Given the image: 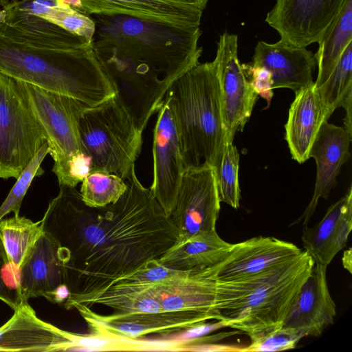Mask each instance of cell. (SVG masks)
Here are the masks:
<instances>
[{
    "instance_id": "cell-1",
    "label": "cell",
    "mask_w": 352,
    "mask_h": 352,
    "mask_svg": "<svg viewBox=\"0 0 352 352\" xmlns=\"http://www.w3.org/2000/svg\"><path fill=\"white\" fill-rule=\"evenodd\" d=\"M124 180L119 199L100 208L86 205L76 188L59 185L41 221L58 246L70 292L67 309L159 259L178 241L177 230L139 181L135 166Z\"/></svg>"
},
{
    "instance_id": "cell-2",
    "label": "cell",
    "mask_w": 352,
    "mask_h": 352,
    "mask_svg": "<svg viewBox=\"0 0 352 352\" xmlns=\"http://www.w3.org/2000/svg\"><path fill=\"white\" fill-rule=\"evenodd\" d=\"M91 45L115 96L143 132L171 83L199 63L198 27L124 14H91Z\"/></svg>"
},
{
    "instance_id": "cell-3",
    "label": "cell",
    "mask_w": 352,
    "mask_h": 352,
    "mask_svg": "<svg viewBox=\"0 0 352 352\" xmlns=\"http://www.w3.org/2000/svg\"><path fill=\"white\" fill-rule=\"evenodd\" d=\"M0 73L89 107L115 95L91 42L14 1L0 9Z\"/></svg>"
},
{
    "instance_id": "cell-4",
    "label": "cell",
    "mask_w": 352,
    "mask_h": 352,
    "mask_svg": "<svg viewBox=\"0 0 352 352\" xmlns=\"http://www.w3.org/2000/svg\"><path fill=\"white\" fill-rule=\"evenodd\" d=\"M314 265L304 250L262 272L232 280H215V320L250 339L280 327Z\"/></svg>"
},
{
    "instance_id": "cell-5",
    "label": "cell",
    "mask_w": 352,
    "mask_h": 352,
    "mask_svg": "<svg viewBox=\"0 0 352 352\" xmlns=\"http://www.w3.org/2000/svg\"><path fill=\"white\" fill-rule=\"evenodd\" d=\"M174 116L184 170L219 162L226 140L215 60L199 63L169 86L164 98Z\"/></svg>"
},
{
    "instance_id": "cell-6",
    "label": "cell",
    "mask_w": 352,
    "mask_h": 352,
    "mask_svg": "<svg viewBox=\"0 0 352 352\" xmlns=\"http://www.w3.org/2000/svg\"><path fill=\"white\" fill-rule=\"evenodd\" d=\"M79 132L82 151L91 160V172L125 179L141 153L142 133L115 95L82 111Z\"/></svg>"
},
{
    "instance_id": "cell-7",
    "label": "cell",
    "mask_w": 352,
    "mask_h": 352,
    "mask_svg": "<svg viewBox=\"0 0 352 352\" xmlns=\"http://www.w3.org/2000/svg\"><path fill=\"white\" fill-rule=\"evenodd\" d=\"M46 142L17 81L0 73V178L16 179Z\"/></svg>"
},
{
    "instance_id": "cell-8",
    "label": "cell",
    "mask_w": 352,
    "mask_h": 352,
    "mask_svg": "<svg viewBox=\"0 0 352 352\" xmlns=\"http://www.w3.org/2000/svg\"><path fill=\"white\" fill-rule=\"evenodd\" d=\"M16 81L44 130L56 175L74 155L83 151L79 120L89 107L71 97Z\"/></svg>"
},
{
    "instance_id": "cell-9",
    "label": "cell",
    "mask_w": 352,
    "mask_h": 352,
    "mask_svg": "<svg viewBox=\"0 0 352 352\" xmlns=\"http://www.w3.org/2000/svg\"><path fill=\"white\" fill-rule=\"evenodd\" d=\"M0 327V351H111L114 342L62 330L38 318L28 302H21Z\"/></svg>"
},
{
    "instance_id": "cell-10",
    "label": "cell",
    "mask_w": 352,
    "mask_h": 352,
    "mask_svg": "<svg viewBox=\"0 0 352 352\" xmlns=\"http://www.w3.org/2000/svg\"><path fill=\"white\" fill-rule=\"evenodd\" d=\"M85 320L89 333L99 338L133 341L149 334L166 335L199 327L214 317L185 311L119 312L101 315L82 304L73 305Z\"/></svg>"
},
{
    "instance_id": "cell-11",
    "label": "cell",
    "mask_w": 352,
    "mask_h": 352,
    "mask_svg": "<svg viewBox=\"0 0 352 352\" xmlns=\"http://www.w3.org/2000/svg\"><path fill=\"white\" fill-rule=\"evenodd\" d=\"M214 170L207 166L185 170L168 219L177 230L178 241L216 230L220 211Z\"/></svg>"
},
{
    "instance_id": "cell-12",
    "label": "cell",
    "mask_w": 352,
    "mask_h": 352,
    "mask_svg": "<svg viewBox=\"0 0 352 352\" xmlns=\"http://www.w3.org/2000/svg\"><path fill=\"white\" fill-rule=\"evenodd\" d=\"M220 82L226 137L242 131L251 116L258 95L238 58V36L224 32L217 42L214 58Z\"/></svg>"
},
{
    "instance_id": "cell-13",
    "label": "cell",
    "mask_w": 352,
    "mask_h": 352,
    "mask_svg": "<svg viewBox=\"0 0 352 352\" xmlns=\"http://www.w3.org/2000/svg\"><path fill=\"white\" fill-rule=\"evenodd\" d=\"M345 0H277L265 22L280 41L307 47L318 43L339 14Z\"/></svg>"
},
{
    "instance_id": "cell-14",
    "label": "cell",
    "mask_w": 352,
    "mask_h": 352,
    "mask_svg": "<svg viewBox=\"0 0 352 352\" xmlns=\"http://www.w3.org/2000/svg\"><path fill=\"white\" fill-rule=\"evenodd\" d=\"M153 180L150 190L166 217L171 210L184 168L173 114L163 99L153 130Z\"/></svg>"
},
{
    "instance_id": "cell-15",
    "label": "cell",
    "mask_w": 352,
    "mask_h": 352,
    "mask_svg": "<svg viewBox=\"0 0 352 352\" xmlns=\"http://www.w3.org/2000/svg\"><path fill=\"white\" fill-rule=\"evenodd\" d=\"M17 271L21 302L44 297L53 303H64L70 294L58 246L43 232Z\"/></svg>"
},
{
    "instance_id": "cell-16",
    "label": "cell",
    "mask_w": 352,
    "mask_h": 352,
    "mask_svg": "<svg viewBox=\"0 0 352 352\" xmlns=\"http://www.w3.org/2000/svg\"><path fill=\"white\" fill-rule=\"evenodd\" d=\"M292 243L272 236H256L232 244L228 253L217 264L205 268L216 281L245 278L280 263L300 254Z\"/></svg>"
},
{
    "instance_id": "cell-17",
    "label": "cell",
    "mask_w": 352,
    "mask_h": 352,
    "mask_svg": "<svg viewBox=\"0 0 352 352\" xmlns=\"http://www.w3.org/2000/svg\"><path fill=\"white\" fill-rule=\"evenodd\" d=\"M144 290L160 303L164 311L208 314L215 320L216 281L207 274L205 268L175 270Z\"/></svg>"
},
{
    "instance_id": "cell-18",
    "label": "cell",
    "mask_w": 352,
    "mask_h": 352,
    "mask_svg": "<svg viewBox=\"0 0 352 352\" xmlns=\"http://www.w3.org/2000/svg\"><path fill=\"white\" fill-rule=\"evenodd\" d=\"M327 267L314 264L283 322V327L294 330L302 338L320 336L336 316V305L328 288Z\"/></svg>"
},
{
    "instance_id": "cell-19",
    "label": "cell",
    "mask_w": 352,
    "mask_h": 352,
    "mask_svg": "<svg viewBox=\"0 0 352 352\" xmlns=\"http://www.w3.org/2000/svg\"><path fill=\"white\" fill-rule=\"evenodd\" d=\"M352 135L343 126L324 122L311 146L309 156L316 164V178L312 199L305 212L294 223L303 221L305 226L314 214L320 198L327 199L336 184L342 165L351 156Z\"/></svg>"
},
{
    "instance_id": "cell-20",
    "label": "cell",
    "mask_w": 352,
    "mask_h": 352,
    "mask_svg": "<svg viewBox=\"0 0 352 352\" xmlns=\"http://www.w3.org/2000/svg\"><path fill=\"white\" fill-rule=\"evenodd\" d=\"M251 65L270 72L273 89L289 88L296 92L314 82L312 74L316 61L314 54L307 47L280 40L275 43L259 41Z\"/></svg>"
},
{
    "instance_id": "cell-21",
    "label": "cell",
    "mask_w": 352,
    "mask_h": 352,
    "mask_svg": "<svg viewBox=\"0 0 352 352\" xmlns=\"http://www.w3.org/2000/svg\"><path fill=\"white\" fill-rule=\"evenodd\" d=\"M77 11L91 14H124L178 27L200 26L203 10L162 0H77Z\"/></svg>"
},
{
    "instance_id": "cell-22",
    "label": "cell",
    "mask_w": 352,
    "mask_h": 352,
    "mask_svg": "<svg viewBox=\"0 0 352 352\" xmlns=\"http://www.w3.org/2000/svg\"><path fill=\"white\" fill-rule=\"evenodd\" d=\"M352 229V188L331 205L314 226H304L302 241L314 264L327 267L346 245Z\"/></svg>"
},
{
    "instance_id": "cell-23",
    "label": "cell",
    "mask_w": 352,
    "mask_h": 352,
    "mask_svg": "<svg viewBox=\"0 0 352 352\" xmlns=\"http://www.w3.org/2000/svg\"><path fill=\"white\" fill-rule=\"evenodd\" d=\"M331 115L316 89L314 82L295 92L285 125V138L293 160L302 164L310 158L316 135Z\"/></svg>"
},
{
    "instance_id": "cell-24",
    "label": "cell",
    "mask_w": 352,
    "mask_h": 352,
    "mask_svg": "<svg viewBox=\"0 0 352 352\" xmlns=\"http://www.w3.org/2000/svg\"><path fill=\"white\" fill-rule=\"evenodd\" d=\"M232 245L216 230L199 232L177 241L158 261L174 270L206 268L221 261Z\"/></svg>"
},
{
    "instance_id": "cell-25",
    "label": "cell",
    "mask_w": 352,
    "mask_h": 352,
    "mask_svg": "<svg viewBox=\"0 0 352 352\" xmlns=\"http://www.w3.org/2000/svg\"><path fill=\"white\" fill-rule=\"evenodd\" d=\"M352 41V0H345L334 21L325 30L314 54L318 75L314 82L318 88L328 78L342 53Z\"/></svg>"
},
{
    "instance_id": "cell-26",
    "label": "cell",
    "mask_w": 352,
    "mask_h": 352,
    "mask_svg": "<svg viewBox=\"0 0 352 352\" xmlns=\"http://www.w3.org/2000/svg\"><path fill=\"white\" fill-rule=\"evenodd\" d=\"M22 10L35 14L91 42L95 25L83 14L56 0H13Z\"/></svg>"
},
{
    "instance_id": "cell-27",
    "label": "cell",
    "mask_w": 352,
    "mask_h": 352,
    "mask_svg": "<svg viewBox=\"0 0 352 352\" xmlns=\"http://www.w3.org/2000/svg\"><path fill=\"white\" fill-rule=\"evenodd\" d=\"M42 232L41 221L34 223L19 214L0 221V233L14 269L18 270Z\"/></svg>"
},
{
    "instance_id": "cell-28",
    "label": "cell",
    "mask_w": 352,
    "mask_h": 352,
    "mask_svg": "<svg viewBox=\"0 0 352 352\" xmlns=\"http://www.w3.org/2000/svg\"><path fill=\"white\" fill-rule=\"evenodd\" d=\"M87 307L103 305L119 312H160L164 311L160 303L145 290L115 284L102 292L74 303Z\"/></svg>"
},
{
    "instance_id": "cell-29",
    "label": "cell",
    "mask_w": 352,
    "mask_h": 352,
    "mask_svg": "<svg viewBox=\"0 0 352 352\" xmlns=\"http://www.w3.org/2000/svg\"><path fill=\"white\" fill-rule=\"evenodd\" d=\"M316 89L331 113L352 100V41L346 47L324 82Z\"/></svg>"
},
{
    "instance_id": "cell-30",
    "label": "cell",
    "mask_w": 352,
    "mask_h": 352,
    "mask_svg": "<svg viewBox=\"0 0 352 352\" xmlns=\"http://www.w3.org/2000/svg\"><path fill=\"white\" fill-rule=\"evenodd\" d=\"M126 188L125 180L117 175L92 171L82 182L80 192L86 205L100 208L116 203Z\"/></svg>"
},
{
    "instance_id": "cell-31",
    "label": "cell",
    "mask_w": 352,
    "mask_h": 352,
    "mask_svg": "<svg viewBox=\"0 0 352 352\" xmlns=\"http://www.w3.org/2000/svg\"><path fill=\"white\" fill-rule=\"evenodd\" d=\"M239 155L233 140L226 137L221 158L214 168L219 199L234 209L239 206Z\"/></svg>"
},
{
    "instance_id": "cell-32",
    "label": "cell",
    "mask_w": 352,
    "mask_h": 352,
    "mask_svg": "<svg viewBox=\"0 0 352 352\" xmlns=\"http://www.w3.org/2000/svg\"><path fill=\"white\" fill-rule=\"evenodd\" d=\"M49 151L48 143L46 142L16 178V182L0 206V221L10 212L14 215L19 214L23 199L33 179L44 173L41 166Z\"/></svg>"
},
{
    "instance_id": "cell-33",
    "label": "cell",
    "mask_w": 352,
    "mask_h": 352,
    "mask_svg": "<svg viewBox=\"0 0 352 352\" xmlns=\"http://www.w3.org/2000/svg\"><path fill=\"white\" fill-rule=\"evenodd\" d=\"M301 338L294 330L281 326L250 339V344L241 351L272 352L292 349L296 346Z\"/></svg>"
},
{
    "instance_id": "cell-34",
    "label": "cell",
    "mask_w": 352,
    "mask_h": 352,
    "mask_svg": "<svg viewBox=\"0 0 352 352\" xmlns=\"http://www.w3.org/2000/svg\"><path fill=\"white\" fill-rule=\"evenodd\" d=\"M91 170V158L82 151L74 155L55 175L59 185L76 188Z\"/></svg>"
},
{
    "instance_id": "cell-35",
    "label": "cell",
    "mask_w": 352,
    "mask_h": 352,
    "mask_svg": "<svg viewBox=\"0 0 352 352\" xmlns=\"http://www.w3.org/2000/svg\"><path fill=\"white\" fill-rule=\"evenodd\" d=\"M242 67L254 91L266 100L269 107L274 94L271 74L260 66L243 64Z\"/></svg>"
},
{
    "instance_id": "cell-36",
    "label": "cell",
    "mask_w": 352,
    "mask_h": 352,
    "mask_svg": "<svg viewBox=\"0 0 352 352\" xmlns=\"http://www.w3.org/2000/svg\"><path fill=\"white\" fill-rule=\"evenodd\" d=\"M11 267H13L8 257L0 233V300L14 310L21 300L17 290L10 285L6 275L8 269Z\"/></svg>"
},
{
    "instance_id": "cell-37",
    "label": "cell",
    "mask_w": 352,
    "mask_h": 352,
    "mask_svg": "<svg viewBox=\"0 0 352 352\" xmlns=\"http://www.w3.org/2000/svg\"><path fill=\"white\" fill-rule=\"evenodd\" d=\"M168 2L188 5L204 10L210 0H162Z\"/></svg>"
},
{
    "instance_id": "cell-38",
    "label": "cell",
    "mask_w": 352,
    "mask_h": 352,
    "mask_svg": "<svg viewBox=\"0 0 352 352\" xmlns=\"http://www.w3.org/2000/svg\"><path fill=\"white\" fill-rule=\"evenodd\" d=\"M351 248L345 250L343 253L342 263L344 269L350 274L352 273V251Z\"/></svg>"
},
{
    "instance_id": "cell-39",
    "label": "cell",
    "mask_w": 352,
    "mask_h": 352,
    "mask_svg": "<svg viewBox=\"0 0 352 352\" xmlns=\"http://www.w3.org/2000/svg\"><path fill=\"white\" fill-rule=\"evenodd\" d=\"M10 0H0V7L4 8L10 3Z\"/></svg>"
}]
</instances>
